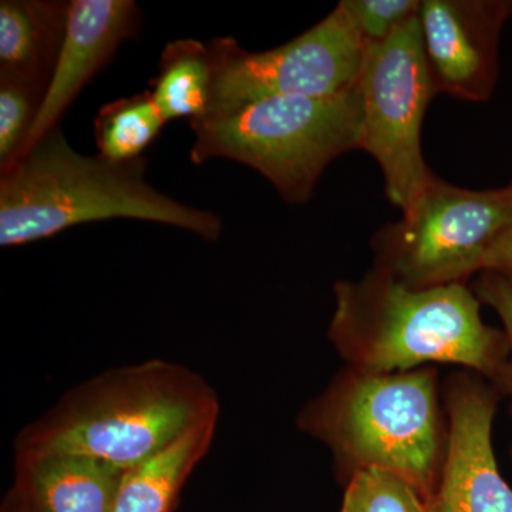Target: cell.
<instances>
[{
	"instance_id": "6da1fadb",
	"label": "cell",
	"mask_w": 512,
	"mask_h": 512,
	"mask_svg": "<svg viewBox=\"0 0 512 512\" xmlns=\"http://www.w3.org/2000/svg\"><path fill=\"white\" fill-rule=\"evenodd\" d=\"M328 336L349 367L369 373L451 363L495 386L507 365V336L485 325L480 299L464 284L412 288L375 268L335 285Z\"/></svg>"
},
{
	"instance_id": "7a4b0ae2",
	"label": "cell",
	"mask_w": 512,
	"mask_h": 512,
	"mask_svg": "<svg viewBox=\"0 0 512 512\" xmlns=\"http://www.w3.org/2000/svg\"><path fill=\"white\" fill-rule=\"evenodd\" d=\"M218 416L220 400L204 377L177 363L148 360L74 387L20 431L16 451L84 454L128 470Z\"/></svg>"
},
{
	"instance_id": "3957f363",
	"label": "cell",
	"mask_w": 512,
	"mask_h": 512,
	"mask_svg": "<svg viewBox=\"0 0 512 512\" xmlns=\"http://www.w3.org/2000/svg\"><path fill=\"white\" fill-rule=\"evenodd\" d=\"M147 160L111 161L74 150L50 131L0 178V247H22L77 225L128 218L185 229L217 241L212 211L175 201L146 181Z\"/></svg>"
},
{
	"instance_id": "277c9868",
	"label": "cell",
	"mask_w": 512,
	"mask_h": 512,
	"mask_svg": "<svg viewBox=\"0 0 512 512\" xmlns=\"http://www.w3.org/2000/svg\"><path fill=\"white\" fill-rule=\"evenodd\" d=\"M446 417L434 367L397 373L349 367L305 406L298 426L332 450L346 480L382 468L406 478L429 503L446 460Z\"/></svg>"
},
{
	"instance_id": "5b68a950",
	"label": "cell",
	"mask_w": 512,
	"mask_h": 512,
	"mask_svg": "<svg viewBox=\"0 0 512 512\" xmlns=\"http://www.w3.org/2000/svg\"><path fill=\"white\" fill-rule=\"evenodd\" d=\"M188 123L191 163L238 161L264 175L286 202L305 204L325 168L359 146V93L356 84L335 96L268 97Z\"/></svg>"
},
{
	"instance_id": "8992f818",
	"label": "cell",
	"mask_w": 512,
	"mask_h": 512,
	"mask_svg": "<svg viewBox=\"0 0 512 512\" xmlns=\"http://www.w3.org/2000/svg\"><path fill=\"white\" fill-rule=\"evenodd\" d=\"M512 224V195L454 187L434 175L396 224L373 239L376 268L412 288L464 284Z\"/></svg>"
},
{
	"instance_id": "52a82bcc",
	"label": "cell",
	"mask_w": 512,
	"mask_h": 512,
	"mask_svg": "<svg viewBox=\"0 0 512 512\" xmlns=\"http://www.w3.org/2000/svg\"><path fill=\"white\" fill-rule=\"evenodd\" d=\"M357 93V148L376 158L387 197L406 212L434 177L424 163L420 136L424 113L437 93L424 56L419 16L384 42L366 47Z\"/></svg>"
},
{
	"instance_id": "ba28073f",
	"label": "cell",
	"mask_w": 512,
	"mask_h": 512,
	"mask_svg": "<svg viewBox=\"0 0 512 512\" xmlns=\"http://www.w3.org/2000/svg\"><path fill=\"white\" fill-rule=\"evenodd\" d=\"M214 77L207 116L229 113L268 97H326L355 89L366 45L345 10L336 6L291 42L248 52L234 37L208 43Z\"/></svg>"
},
{
	"instance_id": "9c48e42d",
	"label": "cell",
	"mask_w": 512,
	"mask_h": 512,
	"mask_svg": "<svg viewBox=\"0 0 512 512\" xmlns=\"http://www.w3.org/2000/svg\"><path fill=\"white\" fill-rule=\"evenodd\" d=\"M500 397L493 384L471 373L447 383V453L430 512H512V488L493 448Z\"/></svg>"
},
{
	"instance_id": "30bf717a",
	"label": "cell",
	"mask_w": 512,
	"mask_h": 512,
	"mask_svg": "<svg viewBox=\"0 0 512 512\" xmlns=\"http://www.w3.org/2000/svg\"><path fill=\"white\" fill-rule=\"evenodd\" d=\"M511 15L507 0L421 2V39L436 93L490 99L498 79L501 30Z\"/></svg>"
},
{
	"instance_id": "8fae6325",
	"label": "cell",
	"mask_w": 512,
	"mask_h": 512,
	"mask_svg": "<svg viewBox=\"0 0 512 512\" xmlns=\"http://www.w3.org/2000/svg\"><path fill=\"white\" fill-rule=\"evenodd\" d=\"M138 29L140 9L133 0L69 2L59 56L22 156L57 128L84 87Z\"/></svg>"
},
{
	"instance_id": "7c38bea8",
	"label": "cell",
	"mask_w": 512,
	"mask_h": 512,
	"mask_svg": "<svg viewBox=\"0 0 512 512\" xmlns=\"http://www.w3.org/2000/svg\"><path fill=\"white\" fill-rule=\"evenodd\" d=\"M123 468L66 451H16L12 493L29 512H113Z\"/></svg>"
},
{
	"instance_id": "4fadbf2b",
	"label": "cell",
	"mask_w": 512,
	"mask_h": 512,
	"mask_svg": "<svg viewBox=\"0 0 512 512\" xmlns=\"http://www.w3.org/2000/svg\"><path fill=\"white\" fill-rule=\"evenodd\" d=\"M69 2H0V77L45 90L66 29Z\"/></svg>"
},
{
	"instance_id": "5bb4252c",
	"label": "cell",
	"mask_w": 512,
	"mask_h": 512,
	"mask_svg": "<svg viewBox=\"0 0 512 512\" xmlns=\"http://www.w3.org/2000/svg\"><path fill=\"white\" fill-rule=\"evenodd\" d=\"M217 421L185 434L173 446L124 471L113 512H171L185 481L210 450Z\"/></svg>"
},
{
	"instance_id": "9a60e30c",
	"label": "cell",
	"mask_w": 512,
	"mask_h": 512,
	"mask_svg": "<svg viewBox=\"0 0 512 512\" xmlns=\"http://www.w3.org/2000/svg\"><path fill=\"white\" fill-rule=\"evenodd\" d=\"M214 63L208 43L180 39L168 43L153 82V97L164 120L201 119L210 107Z\"/></svg>"
},
{
	"instance_id": "2e32d148",
	"label": "cell",
	"mask_w": 512,
	"mask_h": 512,
	"mask_svg": "<svg viewBox=\"0 0 512 512\" xmlns=\"http://www.w3.org/2000/svg\"><path fill=\"white\" fill-rule=\"evenodd\" d=\"M165 123L150 92L111 101L101 107L94 121L99 154L120 163L143 158Z\"/></svg>"
},
{
	"instance_id": "e0dca14e",
	"label": "cell",
	"mask_w": 512,
	"mask_h": 512,
	"mask_svg": "<svg viewBox=\"0 0 512 512\" xmlns=\"http://www.w3.org/2000/svg\"><path fill=\"white\" fill-rule=\"evenodd\" d=\"M340 512H430V508L406 478L382 468H365L349 478Z\"/></svg>"
},
{
	"instance_id": "ac0fdd59",
	"label": "cell",
	"mask_w": 512,
	"mask_h": 512,
	"mask_svg": "<svg viewBox=\"0 0 512 512\" xmlns=\"http://www.w3.org/2000/svg\"><path fill=\"white\" fill-rule=\"evenodd\" d=\"M45 90L0 77V168L9 170L22 156Z\"/></svg>"
},
{
	"instance_id": "d6986e66",
	"label": "cell",
	"mask_w": 512,
	"mask_h": 512,
	"mask_svg": "<svg viewBox=\"0 0 512 512\" xmlns=\"http://www.w3.org/2000/svg\"><path fill=\"white\" fill-rule=\"evenodd\" d=\"M340 8L367 46L393 36L404 23L419 16V0H342Z\"/></svg>"
},
{
	"instance_id": "ffe728a7",
	"label": "cell",
	"mask_w": 512,
	"mask_h": 512,
	"mask_svg": "<svg viewBox=\"0 0 512 512\" xmlns=\"http://www.w3.org/2000/svg\"><path fill=\"white\" fill-rule=\"evenodd\" d=\"M476 293L480 302L491 306L504 323V333L507 336L510 353H508L503 375L494 387L501 396L510 399L512 414V284L500 275L484 271L478 279Z\"/></svg>"
},
{
	"instance_id": "44dd1931",
	"label": "cell",
	"mask_w": 512,
	"mask_h": 512,
	"mask_svg": "<svg viewBox=\"0 0 512 512\" xmlns=\"http://www.w3.org/2000/svg\"><path fill=\"white\" fill-rule=\"evenodd\" d=\"M484 271L500 275L512 284V224L498 237L485 256Z\"/></svg>"
},
{
	"instance_id": "7402d4cb",
	"label": "cell",
	"mask_w": 512,
	"mask_h": 512,
	"mask_svg": "<svg viewBox=\"0 0 512 512\" xmlns=\"http://www.w3.org/2000/svg\"><path fill=\"white\" fill-rule=\"evenodd\" d=\"M2 512H29L23 507V504L20 503L18 497L10 491L8 497H6L5 505H3Z\"/></svg>"
},
{
	"instance_id": "603a6c76",
	"label": "cell",
	"mask_w": 512,
	"mask_h": 512,
	"mask_svg": "<svg viewBox=\"0 0 512 512\" xmlns=\"http://www.w3.org/2000/svg\"><path fill=\"white\" fill-rule=\"evenodd\" d=\"M507 188H508V190H510L511 195H512V184H511V185H508V187H507Z\"/></svg>"
},
{
	"instance_id": "cb8c5ba5",
	"label": "cell",
	"mask_w": 512,
	"mask_h": 512,
	"mask_svg": "<svg viewBox=\"0 0 512 512\" xmlns=\"http://www.w3.org/2000/svg\"><path fill=\"white\" fill-rule=\"evenodd\" d=\"M511 454H512V451H511Z\"/></svg>"
}]
</instances>
